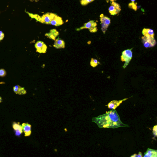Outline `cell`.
Here are the masks:
<instances>
[{"mask_svg": "<svg viewBox=\"0 0 157 157\" xmlns=\"http://www.w3.org/2000/svg\"><path fill=\"white\" fill-rule=\"evenodd\" d=\"M12 128L15 132V135L17 136H20L23 133V130L21 125L20 123L14 122L12 124Z\"/></svg>", "mask_w": 157, "mask_h": 157, "instance_id": "11", "label": "cell"}, {"mask_svg": "<svg viewBox=\"0 0 157 157\" xmlns=\"http://www.w3.org/2000/svg\"><path fill=\"white\" fill-rule=\"evenodd\" d=\"M157 125H156L153 127L152 129V133H153V135H154L155 137L157 136Z\"/></svg>", "mask_w": 157, "mask_h": 157, "instance_id": "23", "label": "cell"}, {"mask_svg": "<svg viewBox=\"0 0 157 157\" xmlns=\"http://www.w3.org/2000/svg\"><path fill=\"white\" fill-rule=\"evenodd\" d=\"M21 126L23 131L25 133V136H30L31 134V125L27 123H24L21 125Z\"/></svg>", "mask_w": 157, "mask_h": 157, "instance_id": "12", "label": "cell"}, {"mask_svg": "<svg viewBox=\"0 0 157 157\" xmlns=\"http://www.w3.org/2000/svg\"><path fill=\"white\" fill-rule=\"evenodd\" d=\"M63 24H64V21L62 20V18L55 14V17L50 21L49 25L55 26H59L63 25Z\"/></svg>", "mask_w": 157, "mask_h": 157, "instance_id": "10", "label": "cell"}, {"mask_svg": "<svg viewBox=\"0 0 157 157\" xmlns=\"http://www.w3.org/2000/svg\"><path fill=\"white\" fill-rule=\"evenodd\" d=\"M100 17L102 30L103 33L105 34L111 24V19L108 17L104 16L103 14H101Z\"/></svg>", "mask_w": 157, "mask_h": 157, "instance_id": "4", "label": "cell"}, {"mask_svg": "<svg viewBox=\"0 0 157 157\" xmlns=\"http://www.w3.org/2000/svg\"><path fill=\"white\" fill-rule=\"evenodd\" d=\"M56 14L51 12H47L45 14H43L41 17L40 20L39 22L42 24L49 25L50 21L55 17Z\"/></svg>", "mask_w": 157, "mask_h": 157, "instance_id": "7", "label": "cell"}, {"mask_svg": "<svg viewBox=\"0 0 157 157\" xmlns=\"http://www.w3.org/2000/svg\"><path fill=\"white\" fill-rule=\"evenodd\" d=\"M130 157H142V154L141 152H139L138 154H136L134 153L133 155H132Z\"/></svg>", "mask_w": 157, "mask_h": 157, "instance_id": "24", "label": "cell"}, {"mask_svg": "<svg viewBox=\"0 0 157 157\" xmlns=\"http://www.w3.org/2000/svg\"><path fill=\"white\" fill-rule=\"evenodd\" d=\"M92 122L95 123L100 128H118L121 127H128L129 125L123 124L120 119L115 109H112L105 114L97 117L93 118Z\"/></svg>", "mask_w": 157, "mask_h": 157, "instance_id": "1", "label": "cell"}, {"mask_svg": "<svg viewBox=\"0 0 157 157\" xmlns=\"http://www.w3.org/2000/svg\"><path fill=\"white\" fill-rule=\"evenodd\" d=\"M6 74H7V73L4 69H0V77H5Z\"/></svg>", "mask_w": 157, "mask_h": 157, "instance_id": "22", "label": "cell"}, {"mask_svg": "<svg viewBox=\"0 0 157 157\" xmlns=\"http://www.w3.org/2000/svg\"><path fill=\"white\" fill-rule=\"evenodd\" d=\"M143 157H157V151L148 148L144 153Z\"/></svg>", "mask_w": 157, "mask_h": 157, "instance_id": "16", "label": "cell"}, {"mask_svg": "<svg viewBox=\"0 0 157 157\" xmlns=\"http://www.w3.org/2000/svg\"><path fill=\"white\" fill-rule=\"evenodd\" d=\"M106 2H109V0H106Z\"/></svg>", "mask_w": 157, "mask_h": 157, "instance_id": "29", "label": "cell"}, {"mask_svg": "<svg viewBox=\"0 0 157 157\" xmlns=\"http://www.w3.org/2000/svg\"><path fill=\"white\" fill-rule=\"evenodd\" d=\"M109 12L111 15H116L120 13L121 11V8L120 5L115 2H112L111 3V6L108 9Z\"/></svg>", "mask_w": 157, "mask_h": 157, "instance_id": "6", "label": "cell"}, {"mask_svg": "<svg viewBox=\"0 0 157 157\" xmlns=\"http://www.w3.org/2000/svg\"><path fill=\"white\" fill-rule=\"evenodd\" d=\"M131 3H130V4H129V7H130V8H131L133 9L135 11H137V4H135L136 0H131Z\"/></svg>", "mask_w": 157, "mask_h": 157, "instance_id": "20", "label": "cell"}, {"mask_svg": "<svg viewBox=\"0 0 157 157\" xmlns=\"http://www.w3.org/2000/svg\"><path fill=\"white\" fill-rule=\"evenodd\" d=\"M37 52L39 53H46L47 46L42 41H38L35 45Z\"/></svg>", "mask_w": 157, "mask_h": 157, "instance_id": "8", "label": "cell"}, {"mask_svg": "<svg viewBox=\"0 0 157 157\" xmlns=\"http://www.w3.org/2000/svg\"><path fill=\"white\" fill-rule=\"evenodd\" d=\"M29 1L31 2H37L38 1V0H29Z\"/></svg>", "mask_w": 157, "mask_h": 157, "instance_id": "26", "label": "cell"}, {"mask_svg": "<svg viewBox=\"0 0 157 157\" xmlns=\"http://www.w3.org/2000/svg\"><path fill=\"white\" fill-rule=\"evenodd\" d=\"M94 1L95 0H81L80 2L82 6H86Z\"/></svg>", "mask_w": 157, "mask_h": 157, "instance_id": "21", "label": "cell"}, {"mask_svg": "<svg viewBox=\"0 0 157 157\" xmlns=\"http://www.w3.org/2000/svg\"><path fill=\"white\" fill-rule=\"evenodd\" d=\"M109 1L112 2H115V1H117V0H109Z\"/></svg>", "mask_w": 157, "mask_h": 157, "instance_id": "28", "label": "cell"}, {"mask_svg": "<svg viewBox=\"0 0 157 157\" xmlns=\"http://www.w3.org/2000/svg\"><path fill=\"white\" fill-rule=\"evenodd\" d=\"M133 48L130 49H127L124 50L122 52L121 56V60L122 62H124V65L123 66V69H125L131 60L133 56V53L132 50Z\"/></svg>", "mask_w": 157, "mask_h": 157, "instance_id": "2", "label": "cell"}, {"mask_svg": "<svg viewBox=\"0 0 157 157\" xmlns=\"http://www.w3.org/2000/svg\"><path fill=\"white\" fill-rule=\"evenodd\" d=\"M4 37H5V35L4 33L2 31H0V42L3 40Z\"/></svg>", "mask_w": 157, "mask_h": 157, "instance_id": "25", "label": "cell"}, {"mask_svg": "<svg viewBox=\"0 0 157 157\" xmlns=\"http://www.w3.org/2000/svg\"><path fill=\"white\" fill-rule=\"evenodd\" d=\"M142 34L145 36L154 38V31L151 29H143L142 31Z\"/></svg>", "mask_w": 157, "mask_h": 157, "instance_id": "17", "label": "cell"}, {"mask_svg": "<svg viewBox=\"0 0 157 157\" xmlns=\"http://www.w3.org/2000/svg\"><path fill=\"white\" fill-rule=\"evenodd\" d=\"M129 99V98H126L125 99H123L121 100H112L107 105L108 108L109 109H115L117 107L119 106L123 101H126L127 99Z\"/></svg>", "mask_w": 157, "mask_h": 157, "instance_id": "9", "label": "cell"}, {"mask_svg": "<svg viewBox=\"0 0 157 157\" xmlns=\"http://www.w3.org/2000/svg\"><path fill=\"white\" fill-rule=\"evenodd\" d=\"M91 65L92 66V67H93V68H95L96 67L98 64L100 63L98 62V61L96 59H94V58H91Z\"/></svg>", "mask_w": 157, "mask_h": 157, "instance_id": "19", "label": "cell"}, {"mask_svg": "<svg viewBox=\"0 0 157 157\" xmlns=\"http://www.w3.org/2000/svg\"><path fill=\"white\" fill-rule=\"evenodd\" d=\"M13 90L14 93L18 95H23L27 93V90H25V89L19 85L14 86L13 87Z\"/></svg>", "mask_w": 157, "mask_h": 157, "instance_id": "14", "label": "cell"}, {"mask_svg": "<svg viewBox=\"0 0 157 157\" xmlns=\"http://www.w3.org/2000/svg\"><path fill=\"white\" fill-rule=\"evenodd\" d=\"M141 39H142V43L146 48L153 47L157 43L154 38L143 36L141 38Z\"/></svg>", "mask_w": 157, "mask_h": 157, "instance_id": "5", "label": "cell"}, {"mask_svg": "<svg viewBox=\"0 0 157 157\" xmlns=\"http://www.w3.org/2000/svg\"><path fill=\"white\" fill-rule=\"evenodd\" d=\"M2 102V98L0 97V103H1Z\"/></svg>", "mask_w": 157, "mask_h": 157, "instance_id": "27", "label": "cell"}, {"mask_svg": "<svg viewBox=\"0 0 157 157\" xmlns=\"http://www.w3.org/2000/svg\"><path fill=\"white\" fill-rule=\"evenodd\" d=\"M97 24L96 22L94 20H90L87 23L84 24L83 26L79 28L76 29L77 31H80L82 29H87L91 33H95L98 30L97 28Z\"/></svg>", "mask_w": 157, "mask_h": 157, "instance_id": "3", "label": "cell"}, {"mask_svg": "<svg viewBox=\"0 0 157 157\" xmlns=\"http://www.w3.org/2000/svg\"><path fill=\"white\" fill-rule=\"evenodd\" d=\"M29 15L30 17H31L32 19H34L37 20V21L39 22L40 20L41 16L37 14H32V13H29L28 12H26Z\"/></svg>", "mask_w": 157, "mask_h": 157, "instance_id": "18", "label": "cell"}, {"mask_svg": "<svg viewBox=\"0 0 157 157\" xmlns=\"http://www.w3.org/2000/svg\"><path fill=\"white\" fill-rule=\"evenodd\" d=\"M59 35V32L55 29H51L49 33L45 34L46 36L52 40L55 41L57 37Z\"/></svg>", "mask_w": 157, "mask_h": 157, "instance_id": "13", "label": "cell"}, {"mask_svg": "<svg viewBox=\"0 0 157 157\" xmlns=\"http://www.w3.org/2000/svg\"><path fill=\"white\" fill-rule=\"evenodd\" d=\"M54 46L56 49H63L65 48V43L63 40L58 38L56 39L54 43Z\"/></svg>", "mask_w": 157, "mask_h": 157, "instance_id": "15", "label": "cell"}]
</instances>
